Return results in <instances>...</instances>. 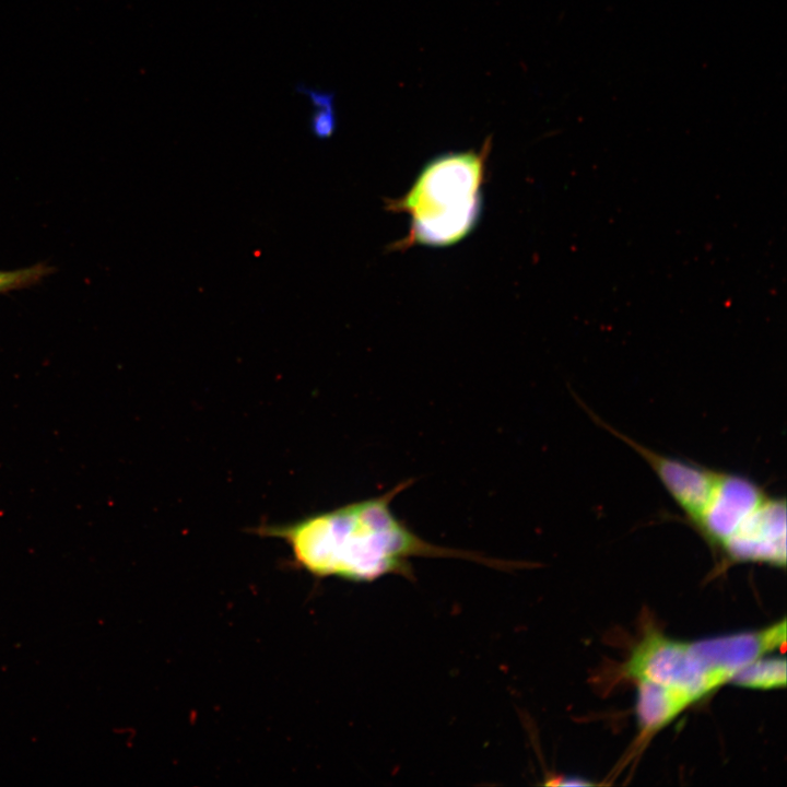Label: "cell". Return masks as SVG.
Segmentation results:
<instances>
[{
	"mask_svg": "<svg viewBox=\"0 0 787 787\" xmlns=\"http://www.w3.org/2000/svg\"><path fill=\"white\" fill-rule=\"evenodd\" d=\"M584 409L646 461L684 520L726 561L785 567L784 496L745 475L659 453Z\"/></svg>",
	"mask_w": 787,
	"mask_h": 787,
	"instance_id": "obj_1",
	"label": "cell"
},
{
	"mask_svg": "<svg viewBox=\"0 0 787 787\" xmlns=\"http://www.w3.org/2000/svg\"><path fill=\"white\" fill-rule=\"evenodd\" d=\"M412 484L402 481L388 492L306 516L293 522L260 526L257 532L284 540L298 567L316 577L373 582L385 575L411 577L414 556L458 557L494 567L510 562L431 543L391 510L395 497Z\"/></svg>",
	"mask_w": 787,
	"mask_h": 787,
	"instance_id": "obj_2",
	"label": "cell"
},
{
	"mask_svg": "<svg viewBox=\"0 0 787 787\" xmlns=\"http://www.w3.org/2000/svg\"><path fill=\"white\" fill-rule=\"evenodd\" d=\"M492 140L479 151L449 152L432 158L411 188L387 201V209L410 218L409 233L393 248L445 247L469 235L482 211V186Z\"/></svg>",
	"mask_w": 787,
	"mask_h": 787,
	"instance_id": "obj_3",
	"label": "cell"
},
{
	"mask_svg": "<svg viewBox=\"0 0 787 787\" xmlns=\"http://www.w3.org/2000/svg\"><path fill=\"white\" fill-rule=\"evenodd\" d=\"M626 673L638 681L660 684L685 695L691 703L714 689L715 683L694 656L690 643L658 633L648 634L633 650Z\"/></svg>",
	"mask_w": 787,
	"mask_h": 787,
	"instance_id": "obj_4",
	"label": "cell"
},
{
	"mask_svg": "<svg viewBox=\"0 0 787 787\" xmlns=\"http://www.w3.org/2000/svg\"><path fill=\"white\" fill-rule=\"evenodd\" d=\"M786 622L756 632L706 638L690 643L691 649L714 683L728 682L747 665L784 646Z\"/></svg>",
	"mask_w": 787,
	"mask_h": 787,
	"instance_id": "obj_5",
	"label": "cell"
},
{
	"mask_svg": "<svg viewBox=\"0 0 787 787\" xmlns=\"http://www.w3.org/2000/svg\"><path fill=\"white\" fill-rule=\"evenodd\" d=\"M691 701L680 692L657 683L638 681L636 714L645 731H655L677 717Z\"/></svg>",
	"mask_w": 787,
	"mask_h": 787,
	"instance_id": "obj_6",
	"label": "cell"
},
{
	"mask_svg": "<svg viewBox=\"0 0 787 787\" xmlns=\"http://www.w3.org/2000/svg\"><path fill=\"white\" fill-rule=\"evenodd\" d=\"M730 681L750 689L783 688L786 684V660L784 657H761L739 670Z\"/></svg>",
	"mask_w": 787,
	"mask_h": 787,
	"instance_id": "obj_7",
	"label": "cell"
},
{
	"mask_svg": "<svg viewBox=\"0 0 787 787\" xmlns=\"http://www.w3.org/2000/svg\"><path fill=\"white\" fill-rule=\"evenodd\" d=\"M295 91L309 99L313 111L309 118L312 134L318 140H327L337 130V113L334 107L336 93L313 89L303 83L295 85Z\"/></svg>",
	"mask_w": 787,
	"mask_h": 787,
	"instance_id": "obj_8",
	"label": "cell"
},
{
	"mask_svg": "<svg viewBox=\"0 0 787 787\" xmlns=\"http://www.w3.org/2000/svg\"><path fill=\"white\" fill-rule=\"evenodd\" d=\"M51 272L54 268L44 262L16 270H0V294L37 285Z\"/></svg>",
	"mask_w": 787,
	"mask_h": 787,
	"instance_id": "obj_9",
	"label": "cell"
},
{
	"mask_svg": "<svg viewBox=\"0 0 787 787\" xmlns=\"http://www.w3.org/2000/svg\"><path fill=\"white\" fill-rule=\"evenodd\" d=\"M551 784L559 785V786H589V785H592V783L586 782L578 777H562L561 779H557V782H553Z\"/></svg>",
	"mask_w": 787,
	"mask_h": 787,
	"instance_id": "obj_10",
	"label": "cell"
}]
</instances>
